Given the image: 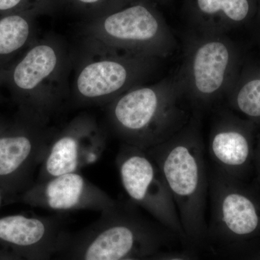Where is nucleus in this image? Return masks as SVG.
I'll use <instances>...</instances> for the list:
<instances>
[{
  "label": "nucleus",
  "mask_w": 260,
  "mask_h": 260,
  "mask_svg": "<svg viewBox=\"0 0 260 260\" xmlns=\"http://www.w3.org/2000/svg\"><path fill=\"white\" fill-rule=\"evenodd\" d=\"M7 70L5 68H0V86L2 84L4 83L5 81V78H6Z\"/></svg>",
  "instance_id": "21"
},
{
  "label": "nucleus",
  "mask_w": 260,
  "mask_h": 260,
  "mask_svg": "<svg viewBox=\"0 0 260 260\" xmlns=\"http://www.w3.org/2000/svg\"><path fill=\"white\" fill-rule=\"evenodd\" d=\"M126 3L130 4V3H137V2H145V3H153V4H164L167 3L169 0H126Z\"/></svg>",
  "instance_id": "20"
},
{
  "label": "nucleus",
  "mask_w": 260,
  "mask_h": 260,
  "mask_svg": "<svg viewBox=\"0 0 260 260\" xmlns=\"http://www.w3.org/2000/svg\"><path fill=\"white\" fill-rule=\"evenodd\" d=\"M145 220L133 210L119 206L102 212L100 230L87 246L84 260H121L133 250Z\"/></svg>",
  "instance_id": "11"
},
{
  "label": "nucleus",
  "mask_w": 260,
  "mask_h": 260,
  "mask_svg": "<svg viewBox=\"0 0 260 260\" xmlns=\"http://www.w3.org/2000/svg\"><path fill=\"white\" fill-rule=\"evenodd\" d=\"M189 28L208 34H225L234 23L244 21L250 12L249 0H184Z\"/></svg>",
  "instance_id": "13"
},
{
  "label": "nucleus",
  "mask_w": 260,
  "mask_h": 260,
  "mask_svg": "<svg viewBox=\"0 0 260 260\" xmlns=\"http://www.w3.org/2000/svg\"><path fill=\"white\" fill-rule=\"evenodd\" d=\"M208 151L214 168L234 178L250 160L249 137L221 108H218L212 121Z\"/></svg>",
  "instance_id": "12"
},
{
  "label": "nucleus",
  "mask_w": 260,
  "mask_h": 260,
  "mask_svg": "<svg viewBox=\"0 0 260 260\" xmlns=\"http://www.w3.org/2000/svg\"><path fill=\"white\" fill-rule=\"evenodd\" d=\"M52 8L51 5H39L0 15V62L11 59L35 42L38 16Z\"/></svg>",
  "instance_id": "14"
},
{
  "label": "nucleus",
  "mask_w": 260,
  "mask_h": 260,
  "mask_svg": "<svg viewBox=\"0 0 260 260\" xmlns=\"http://www.w3.org/2000/svg\"><path fill=\"white\" fill-rule=\"evenodd\" d=\"M209 177L210 220L213 227L232 235H250L260 225V210L254 200L237 186L236 178L211 171Z\"/></svg>",
  "instance_id": "9"
},
{
  "label": "nucleus",
  "mask_w": 260,
  "mask_h": 260,
  "mask_svg": "<svg viewBox=\"0 0 260 260\" xmlns=\"http://www.w3.org/2000/svg\"><path fill=\"white\" fill-rule=\"evenodd\" d=\"M181 64L174 75L191 112L215 107L233 85L234 50L225 34L188 29L183 37Z\"/></svg>",
  "instance_id": "5"
},
{
  "label": "nucleus",
  "mask_w": 260,
  "mask_h": 260,
  "mask_svg": "<svg viewBox=\"0 0 260 260\" xmlns=\"http://www.w3.org/2000/svg\"><path fill=\"white\" fill-rule=\"evenodd\" d=\"M202 116L191 112L184 127L145 150L158 166L175 203L182 229L199 234L206 228L209 177L205 160Z\"/></svg>",
  "instance_id": "1"
},
{
  "label": "nucleus",
  "mask_w": 260,
  "mask_h": 260,
  "mask_svg": "<svg viewBox=\"0 0 260 260\" xmlns=\"http://www.w3.org/2000/svg\"><path fill=\"white\" fill-rule=\"evenodd\" d=\"M30 199L39 208L56 211L89 209L103 212L116 204L78 172L42 181L32 189Z\"/></svg>",
  "instance_id": "10"
},
{
  "label": "nucleus",
  "mask_w": 260,
  "mask_h": 260,
  "mask_svg": "<svg viewBox=\"0 0 260 260\" xmlns=\"http://www.w3.org/2000/svg\"><path fill=\"white\" fill-rule=\"evenodd\" d=\"M191 114L174 77L129 89L108 107L109 124L123 143L143 150L184 127Z\"/></svg>",
  "instance_id": "2"
},
{
  "label": "nucleus",
  "mask_w": 260,
  "mask_h": 260,
  "mask_svg": "<svg viewBox=\"0 0 260 260\" xmlns=\"http://www.w3.org/2000/svg\"><path fill=\"white\" fill-rule=\"evenodd\" d=\"M121 260H134V259H121Z\"/></svg>",
  "instance_id": "23"
},
{
  "label": "nucleus",
  "mask_w": 260,
  "mask_h": 260,
  "mask_svg": "<svg viewBox=\"0 0 260 260\" xmlns=\"http://www.w3.org/2000/svg\"><path fill=\"white\" fill-rule=\"evenodd\" d=\"M106 145L105 135L95 121L79 116L65 126L48 144L43 160V180L78 172L96 161Z\"/></svg>",
  "instance_id": "8"
},
{
  "label": "nucleus",
  "mask_w": 260,
  "mask_h": 260,
  "mask_svg": "<svg viewBox=\"0 0 260 260\" xmlns=\"http://www.w3.org/2000/svg\"><path fill=\"white\" fill-rule=\"evenodd\" d=\"M160 59L83 49L76 61L73 97L85 105L109 104L143 85L158 70Z\"/></svg>",
  "instance_id": "6"
},
{
  "label": "nucleus",
  "mask_w": 260,
  "mask_h": 260,
  "mask_svg": "<svg viewBox=\"0 0 260 260\" xmlns=\"http://www.w3.org/2000/svg\"><path fill=\"white\" fill-rule=\"evenodd\" d=\"M228 94L238 110L249 117L260 118V78L247 80Z\"/></svg>",
  "instance_id": "17"
},
{
  "label": "nucleus",
  "mask_w": 260,
  "mask_h": 260,
  "mask_svg": "<svg viewBox=\"0 0 260 260\" xmlns=\"http://www.w3.org/2000/svg\"><path fill=\"white\" fill-rule=\"evenodd\" d=\"M87 50L162 59L177 48V41L153 3L137 2L88 20L83 29Z\"/></svg>",
  "instance_id": "3"
},
{
  "label": "nucleus",
  "mask_w": 260,
  "mask_h": 260,
  "mask_svg": "<svg viewBox=\"0 0 260 260\" xmlns=\"http://www.w3.org/2000/svg\"><path fill=\"white\" fill-rule=\"evenodd\" d=\"M74 59L62 41L47 37L32 43L7 70L5 83L34 122L44 124L62 102Z\"/></svg>",
  "instance_id": "4"
},
{
  "label": "nucleus",
  "mask_w": 260,
  "mask_h": 260,
  "mask_svg": "<svg viewBox=\"0 0 260 260\" xmlns=\"http://www.w3.org/2000/svg\"><path fill=\"white\" fill-rule=\"evenodd\" d=\"M52 220L23 215L0 218V242L18 248L37 245L47 237Z\"/></svg>",
  "instance_id": "16"
},
{
  "label": "nucleus",
  "mask_w": 260,
  "mask_h": 260,
  "mask_svg": "<svg viewBox=\"0 0 260 260\" xmlns=\"http://www.w3.org/2000/svg\"><path fill=\"white\" fill-rule=\"evenodd\" d=\"M116 165L121 185L132 202L156 221L180 232L182 225L172 194L158 166L146 150L123 143Z\"/></svg>",
  "instance_id": "7"
},
{
  "label": "nucleus",
  "mask_w": 260,
  "mask_h": 260,
  "mask_svg": "<svg viewBox=\"0 0 260 260\" xmlns=\"http://www.w3.org/2000/svg\"><path fill=\"white\" fill-rule=\"evenodd\" d=\"M42 125L0 137V177L11 175L30 159L44 160L49 138Z\"/></svg>",
  "instance_id": "15"
},
{
  "label": "nucleus",
  "mask_w": 260,
  "mask_h": 260,
  "mask_svg": "<svg viewBox=\"0 0 260 260\" xmlns=\"http://www.w3.org/2000/svg\"><path fill=\"white\" fill-rule=\"evenodd\" d=\"M42 4L54 6L53 0H0V15L9 14Z\"/></svg>",
  "instance_id": "19"
},
{
  "label": "nucleus",
  "mask_w": 260,
  "mask_h": 260,
  "mask_svg": "<svg viewBox=\"0 0 260 260\" xmlns=\"http://www.w3.org/2000/svg\"><path fill=\"white\" fill-rule=\"evenodd\" d=\"M59 5L86 17L88 20L98 18L120 9L127 5L126 0H53Z\"/></svg>",
  "instance_id": "18"
},
{
  "label": "nucleus",
  "mask_w": 260,
  "mask_h": 260,
  "mask_svg": "<svg viewBox=\"0 0 260 260\" xmlns=\"http://www.w3.org/2000/svg\"><path fill=\"white\" fill-rule=\"evenodd\" d=\"M169 260H185L184 259H181V258H173V259H169Z\"/></svg>",
  "instance_id": "22"
}]
</instances>
